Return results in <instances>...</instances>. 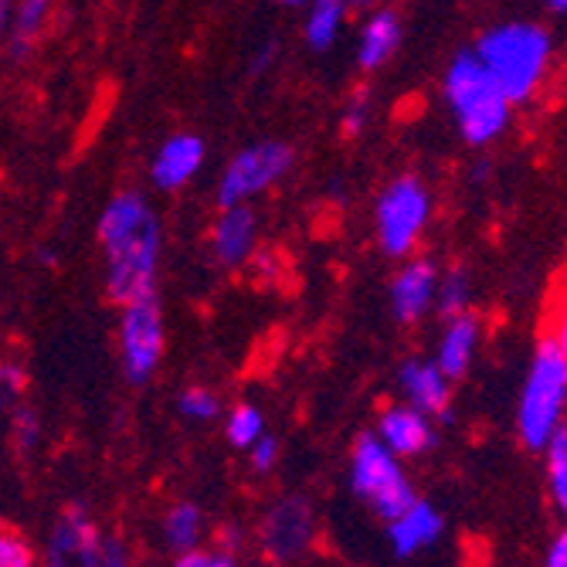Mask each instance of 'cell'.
<instances>
[{"label": "cell", "instance_id": "cell-1", "mask_svg": "<svg viewBox=\"0 0 567 567\" xmlns=\"http://www.w3.org/2000/svg\"><path fill=\"white\" fill-rule=\"evenodd\" d=\"M99 241L106 251V286L116 302L157 292L161 221L150 200L136 190L116 194L99 218Z\"/></svg>", "mask_w": 567, "mask_h": 567}, {"label": "cell", "instance_id": "cell-2", "mask_svg": "<svg viewBox=\"0 0 567 567\" xmlns=\"http://www.w3.org/2000/svg\"><path fill=\"white\" fill-rule=\"evenodd\" d=\"M550 51H554L550 31H544L534 21H509L489 28L476 41L473 55L493 75V82L503 89L509 102H527L544 82Z\"/></svg>", "mask_w": 567, "mask_h": 567}, {"label": "cell", "instance_id": "cell-3", "mask_svg": "<svg viewBox=\"0 0 567 567\" xmlns=\"http://www.w3.org/2000/svg\"><path fill=\"white\" fill-rule=\"evenodd\" d=\"M564 401H567V340L560 330H554L544 333L534 350L520 408H517V432L527 449L540 452L550 442V435L564 425Z\"/></svg>", "mask_w": 567, "mask_h": 567}, {"label": "cell", "instance_id": "cell-4", "mask_svg": "<svg viewBox=\"0 0 567 567\" xmlns=\"http://www.w3.org/2000/svg\"><path fill=\"white\" fill-rule=\"evenodd\" d=\"M445 99H449L452 116L458 123V133L473 146L493 143L509 126L513 102L503 95V89L480 65L473 51H462V55H455V62L449 65Z\"/></svg>", "mask_w": 567, "mask_h": 567}, {"label": "cell", "instance_id": "cell-5", "mask_svg": "<svg viewBox=\"0 0 567 567\" xmlns=\"http://www.w3.org/2000/svg\"><path fill=\"white\" fill-rule=\"evenodd\" d=\"M432 215V194L419 177H398L378 197V241L384 255L401 259L415 248L419 235L425 231Z\"/></svg>", "mask_w": 567, "mask_h": 567}, {"label": "cell", "instance_id": "cell-6", "mask_svg": "<svg viewBox=\"0 0 567 567\" xmlns=\"http://www.w3.org/2000/svg\"><path fill=\"white\" fill-rule=\"evenodd\" d=\"M296 164V153L289 143L279 140H262L251 143L241 153H235L225 177H221V190H218V204L221 208H231V204H248L251 197H259L262 190H269L276 181H282Z\"/></svg>", "mask_w": 567, "mask_h": 567}, {"label": "cell", "instance_id": "cell-7", "mask_svg": "<svg viewBox=\"0 0 567 567\" xmlns=\"http://www.w3.org/2000/svg\"><path fill=\"white\" fill-rule=\"evenodd\" d=\"M120 350H123V371L130 384H146L157 374L164 357V309L157 292L140 296L123 306Z\"/></svg>", "mask_w": 567, "mask_h": 567}, {"label": "cell", "instance_id": "cell-8", "mask_svg": "<svg viewBox=\"0 0 567 567\" xmlns=\"http://www.w3.org/2000/svg\"><path fill=\"white\" fill-rule=\"evenodd\" d=\"M317 534L313 503L306 496H282L262 520V550L276 564L299 560Z\"/></svg>", "mask_w": 567, "mask_h": 567}, {"label": "cell", "instance_id": "cell-9", "mask_svg": "<svg viewBox=\"0 0 567 567\" xmlns=\"http://www.w3.org/2000/svg\"><path fill=\"white\" fill-rule=\"evenodd\" d=\"M99 544H102V534L92 524L89 513L82 506H69L62 509L55 527H51L38 567H92Z\"/></svg>", "mask_w": 567, "mask_h": 567}, {"label": "cell", "instance_id": "cell-10", "mask_svg": "<svg viewBox=\"0 0 567 567\" xmlns=\"http://www.w3.org/2000/svg\"><path fill=\"white\" fill-rule=\"evenodd\" d=\"M404 470H401V462L384 449V442L368 432V435H360L357 445H353V455H350V489L360 496V499H368L374 503L381 493H388L391 486L404 483Z\"/></svg>", "mask_w": 567, "mask_h": 567}, {"label": "cell", "instance_id": "cell-11", "mask_svg": "<svg viewBox=\"0 0 567 567\" xmlns=\"http://www.w3.org/2000/svg\"><path fill=\"white\" fill-rule=\"evenodd\" d=\"M384 449L394 455V458H415V455H425L439 435L432 429V419L422 415V411H415L411 404H394L388 408L381 422H378V432H374Z\"/></svg>", "mask_w": 567, "mask_h": 567}, {"label": "cell", "instance_id": "cell-12", "mask_svg": "<svg viewBox=\"0 0 567 567\" xmlns=\"http://www.w3.org/2000/svg\"><path fill=\"white\" fill-rule=\"evenodd\" d=\"M435 286H439V269L429 259L408 262L391 282V313L401 323H419L435 306Z\"/></svg>", "mask_w": 567, "mask_h": 567}, {"label": "cell", "instance_id": "cell-13", "mask_svg": "<svg viewBox=\"0 0 567 567\" xmlns=\"http://www.w3.org/2000/svg\"><path fill=\"white\" fill-rule=\"evenodd\" d=\"M255 245H259V218L248 208V204H231V208H221L218 221H215V235H212V248L215 259L228 269L241 266L251 259Z\"/></svg>", "mask_w": 567, "mask_h": 567}, {"label": "cell", "instance_id": "cell-14", "mask_svg": "<svg viewBox=\"0 0 567 567\" xmlns=\"http://www.w3.org/2000/svg\"><path fill=\"white\" fill-rule=\"evenodd\" d=\"M401 391L408 398V404L422 411L429 419H445L452 422L449 411V381L442 378V371L432 364V360H404L401 364Z\"/></svg>", "mask_w": 567, "mask_h": 567}, {"label": "cell", "instance_id": "cell-15", "mask_svg": "<svg viewBox=\"0 0 567 567\" xmlns=\"http://www.w3.org/2000/svg\"><path fill=\"white\" fill-rule=\"evenodd\" d=\"M200 164H204V140L194 133H177L157 150L150 174L161 190H177L200 171Z\"/></svg>", "mask_w": 567, "mask_h": 567}, {"label": "cell", "instance_id": "cell-16", "mask_svg": "<svg viewBox=\"0 0 567 567\" xmlns=\"http://www.w3.org/2000/svg\"><path fill=\"white\" fill-rule=\"evenodd\" d=\"M445 524L439 517V509L425 499H415L401 517H394L388 524V537L398 557H415L422 550H429L439 537H442Z\"/></svg>", "mask_w": 567, "mask_h": 567}, {"label": "cell", "instance_id": "cell-17", "mask_svg": "<svg viewBox=\"0 0 567 567\" xmlns=\"http://www.w3.org/2000/svg\"><path fill=\"white\" fill-rule=\"evenodd\" d=\"M476 347H480V320L470 313H458V317L445 320V333L439 340V353L432 364L442 371L445 381H458L473 368Z\"/></svg>", "mask_w": 567, "mask_h": 567}, {"label": "cell", "instance_id": "cell-18", "mask_svg": "<svg viewBox=\"0 0 567 567\" xmlns=\"http://www.w3.org/2000/svg\"><path fill=\"white\" fill-rule=\"evenodd\" d=\"M401 41V21L394 11L381 8L364 21V31H360V48H357V65L364 72L381 69Z\"/></svg>", "mask_w": 567, "mask_h": 567}, {"label": "cell", "instance_id": "cell-19", "mask_svg": "<svg viewBox=\"0 0 567 567\" xmlns=\"http://www.w3.org/2000/svg\"><path fill=\"white\" fill-rule=\"evenodd\" d=\"M306 44L313 51H327L340 28H343V18H347V0H306Z\"/></svg>", "mask_w": 567, "mask_h": 567}, {"label": "cell", "instance_id": "cell-20", "mask_svg": "<svg viewBox=\"0 0 567 567\" xmlns=\"http://www.w3.org/2000/svg\"><path fill=\"white\" fill-rule=\"evenodd\" d=\"M200 537H204V513L194 503H177L164 517V540L171 550L177 554L194 550L200 547Z\"/></svg>", "mask_w": 567, "mask_h": 567}, {"label": "cell", "instance_id": "cell-21", "mask_svg": "<svg viewBox=\"0 0 567 567\" xmlns=\"http://www.w3.org/2000/svg\"><path fill=\"white\" fill-rule=\"evenodd\" d=\"M48 11H51V0H18V4H14V21H11V48H14V55H24L28 44L38 38Z\"/></svg>", "mask_w": 567, "mask_h": 567}, {"label": "cell", "instance_id": "cell-22", "mask_svg": "<svg viewBox=\"0 0 567 567\" xmlns=\"http://www.w3.org/2000/svg\"><path fill=\"white\" fill-rule=\"evenodd\" d=\"M540 452L547 455V489L554 496V506L564 513L567 506V429L560 425Z\"/></svg>", "mask_w": 567, "mask_h": 567}, {"label": "cell", "instance_id": "cell-23", "mask_svg": "<svg viewBox=\"0 0 567 567\" xmlns=\"http://www.w3.org/2000/svg\"><path fill=\"white\" fill-rule=\"evenodd\" d=\"M435 302H439V313L442 320H452L458 313H470V299H473V286H470V276L462 269H452L439 279L435 286Z\"/></svg>", "mask_w": 567, "mask_h": 567}, {"label": "cell", "instance_id": "cell-24", "mask_svg": "<svg viewBox=\"0 0 567 567\" xmlns=\"http://www.w3.org/2000/svg\"><path fill=\"white\" fill-rule=\"evenodd\" d=\"M262 432H266V419H262L259 408L248 404V401H241V404L231 408V415L225 422V435H228V442L235 449H248Z\"/></svg>", "mask_w": 567, "mask_h": 567}, {"label": "cell", "instance_id": "cell-25", "mask_svg": "<svg viewBox=\"0 0 567 567\" xmlns=\"http://www.w3.org/2000/svg\"><path fill=\"white\" fill-rule=\"evenodd\" d=\"M177 408H181V415H184V419H194V422H215V419L221 415V398H218L212 388L194 384V388H187V391L181 394Z\"/></svg>", "mask_w": 567, "mask_h": 567}, {"label": "cell", "instance_id": "cell-26", "mask_svg": "<svg viewBox=\"0 0 567 567\" xmlns=\"http://www.w3.org/2000/svg\"><path fill=\"white\" fill-rule=\"evenodd\" d=\"M11 435H14V449H18L21 455H31V452L38 449L41 422H38V415H34L31 408L18 404V408L11 411Z\"/></svg>", "mask_w": 567, "mask_h": 567}, {"label": "cell", "instance_id": "cell-27", "mask_svg": "<svg viewBox=\"0 0 567 567\" xmlns=\"http://www.w3.org/2000/svg\"><path fill=\"white\" fill-rule=\"evenodd\" d=\"M419 499V493H415V486H411V480H404V483H398V486H391L388 493H381L371 506H374V513L381 520H394V517H401V513Z\"/></svg>", "mask_w": 567, "mask_h": 567}, {"label": "cell", "instance_id": "cell-28", "mask_svg": "<svg viewBox=\"0 0 567 567\" xmlns=\"http://www.w3.org/2000/svg\"><path fill=\"white\" fill-rule=\"evenodd\" d=\"M24 388H28V378L18 364H0V419L11 415L21 404Z\"/></svg>", "mask_w": 567, "mask_h": 567}, {"label": "cell", "instance_id": "cell-29", "mask_svg": "<svg viewBox=\"0 0 567 567\" xmlns=\"http://www.w3.org/2000/svg\"><path fill=\"white\" fill-rule=\"evenodd\" d=\"M0 567H38V554L24 537L4 530L0 534Z\"/></svg>", "mask_w": 567, "mask_h": 567}, {"label": "cell", "instance_id": "cell-30", "mask_svg": "<svg viewBox=\"0 0 567 567\" xmlns=\"http://www.w3.org/2000/svg\"><path fill=\"white\" fill-rule=\"evenodd\" d=\"M248 458H251V466H255V473H272L276 470V462H279V442H276V435H259L255 439L248 449Z\"/></svg>", "mask_w": 567, "mask_h": 567}, {"label": "cell", "instance_id": "cell-31", "mask_svg": "<svg viewBox=\"0 0 567 567\" xmlns=\"http://www.w3.org/2000/svg\"><path fill=\"white\" fill-rule=\"evenodd\" d=\"M174 567H238V564H235V557H231V554H221V550H200V547H194V550L177 554Z\"/></svg>", "mask_w": 567, "mask_h": 567}, {"label": "cell", "instance_id": "cell-32", "mask_svg": "<svg viewBox=\"0 0 567 567\" xmlns=\"http://www.w3.org/2000/svg\"><path fill=\"white\" fill-rule=\"evenodd\" d=\"M92 567H130V554H126L123 540H116V537H102Z\"/></svg>", "mask_w": 567, "mask_h": 567}, {"label": "cell", "instance_id": "cell-33", "mask_svg": "<svg viewBox=\"0 0 567 567\" xmlns=\"http://www.w3.org/2000/svg\"><path fill=\"white\" fill-rule=\"evenodd\" d=\"M364 123H368V102L364 99H353L350 106H347V113H343V133H360L364 130Z\"/></svg>", "mask_w": 567, "mask_h": 567}, {"label": "cell", "instance_id": "cell-34", "mask_svg": "<svg viewBox=\"0 0 567 567\" xmlns=\"http://www.w3.org/2000/svg\"><path fill=\"white\" fill-rule=\"evenodd\" d=\"M544 567H567V537H564V534H557V537H554V544H550V550H547Z\"/></svg>", "mask_w": 567, "mask_h": 567}, {"label": "cell", "instance_id": "cell-35", "mask_svg": "<svg viewBox=\"0 0 567 567\" xmlns=\"http://www.w3.org/2000/svg\"><path fill=\"white\" fill-rule=\"evenodd\" d=\"M218 544H221V547H218L221 554H231V557H235L238 547H241V530H238V527H225V530L218 534Z\"/></svg>", "mask_w": 567, "mask_h": 567}, {"label": "cell", "instance_id": "cell-36", "mask_svg": "<svg viewBox=\"0 0 567 567\" xmlns=\"http://www.w3.org/2000/svg\"><path fill=\"white\" fill-rule=\"evenodd\" d=\"M347 4H353V8H374L378 0H347Z\"/></svg>", "mask_w": 567, "mask_h": 567}, {"label": "cell", "instance_id": "cell-37", "mask_svg": "<svg viewBox=\"0 0 567 567\" xmlns=\"http://www.w3.org/2000/svg\"><path fill=\"white\" fill-rule=\"evenodd\" d=\"M547 4H550L554 11H564V8H567V0H547Z\"/></svg>", "mask_w": 567, "mask_h": 567}, {"label": "cell", "instance_id": "cell-38", "mask_svg": "<svg viewBox=\"0 0 567 567\" xmlns=\"http://www.w3.org/2000/svg\"><path fill=\"white\" fill-rule=\"evenodd\" d=\"M282 4H286V8H302L306 0H282Z\"/></svg>", "mask_w": 567, "mask_h": 567}, {"label": "cell", "instance_id": "cell-39", "mask_svg": "<svg viewBox=\"0 0 567 567\" xmlns=\"http://www.w3.org/2000/svg\"><path fill=\"white\" fill-rule=\"evenodd\" d=\"M0 534H4V524H0Z\"/></svg>", "mask_w": 567, "mask_h": 567}]
</instances>
